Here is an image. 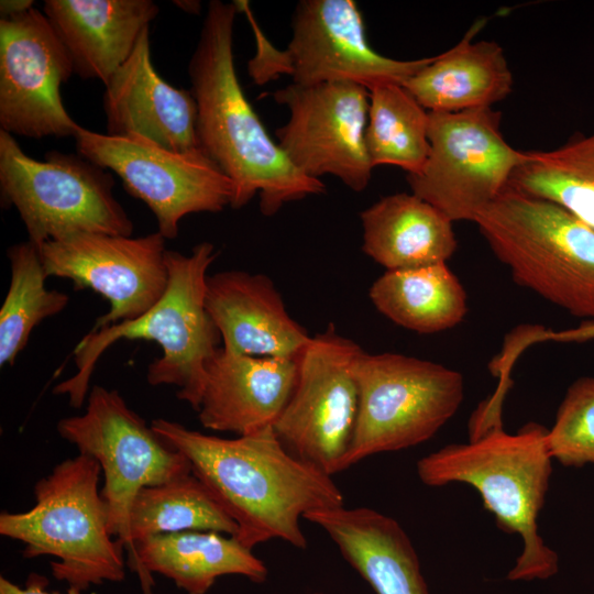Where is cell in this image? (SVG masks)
Returning <instances> with one entry per match:
<instances>
[{
	"mask_svg": "<svg viewBox=\"0 0 594 594\" xmlns=\"http://www.w3.org/2000/svg\"><path fill=\"white\" fill-rule=\"evenodd\" d=\"M151 427L187 458L193 473L238 525L234 537L249 549L272 539L305 549L300 519L344 505L332 476L292 455L273 427L235 439L164 418L152 420Z\"/></svg>",
	"mask_w": 594,
	"mask_h": 594,
	"instance_id": "1",
	"label": "cell"
},
{
	"mask_svg": "<svg viewBox=\"0 0 594 594\" xmlns=\"http://www.w3.org/2000/svg\"><path fill=\"white\" fill-rule=\"evenodd\" d=\"M239 9L234 1L211 0L188 64L197 105L201 151L231 179V208L240 209L256 195L260 210L274 216L287 202L320 195L326 186L288 161L245 97L233 55Z\"/></svg>",
	"mask_w": 594,
	"mask_h": 594,
	"instance_id": "2",
	"label": "cell"
},
{
	"mask_svg": "<svg viewBox=\"0 0 594 594\" xmlns=\"http://www.w3.org/2000/svg\"><path fill=\"white\" fill-rule=\"evenodd\" d=\"M548 429L528 422L517 432L501 424L471 430L468 443L448 444L417 462L428 486L464 483L480 494L499 529L517 534L522 550L508 572L510 581L547 580L559 570V558L538 532L552 473Z\"/></svg>",
	"mask_w": 594,
	"mask_h": 594,
	"instance_id": "3",
	"label": "cell"
},
{
	"mask_svg": "<svg viewBox=\"0 0 594 594\" xmlns=\"http://www.w3.org/2000/svg\"><path fill=\"white\" fill-rule=\"evenodd\" d=\"M217 256L210 242L198 243L189 255L167 250L168 285L161 299L136 319L90 330L74 350L76 373L57 384L54 394L67 395L72 407H81L102 353L122 339L147 340L162 350L147 367V383L175 386L177 397L197 411L207 363L221 341L206 307L207 272Z\"/></svg>",
	"mask_w": 594,
	"mask_h": 594,
	"instance_id": "4",
	"label": "cell"
},
{
	"mask_svg": "<svg viewBox=\"0 0 594 594\" xmlns=\"http://www.w3.org/2000/svg\"><path fill=\"white\" fill-rule=\"evenodd\" d=\"M101 473L97 460L79 453L35 484L32 508L0 514L1 536L23 542L24 558H56L52 575L81 592L125 578V549L112 539L98 488Z\"/></svg>",
	"mask_w": 594,
	"mask_h": 594,
	"instance_id": "5",
	"label": "cell"
},
{
	"mask_svg": "<svg viewBox=\"0 0 594 594\" xmlns=\"http://www.w3.org/2000/svg\"><path fill=\"white\" fill-rule=\"evenodd\" d=\"M513 279L594 321V229L562 207L507 186L474 222Z\"/></svg>",
	"mask_w": 594,
	"mask_h": 594,
	"instance_id": "6",
	"label": "cell"
},
{
	"mask_svg": "<svg viewBox=\"0 0 594 594\" xmlns=\"http://www.w3.org/2000/svg\"><path fill=\"white\" fill-rule=\"evenodd\" d=\"M107 169L79 154L29 156L0 130V195L13 206L36 248L79 232L131 237L133 222L113 195Z\"/></svg>",
	"mask_w": 594,
	"mask_h": 594,
	"instance_id": "7",
	"label": "cell"
},
{
	"mask_svg": "<svg viewBox=\"0 0 594 594\" xmlns=\"http://www.w3.org/2000/svg\"><path fill=\"white\" fill-rule=\"evenodd\" d=\"M354 375L359 408L344 470L371 455L430 440L464 398L460 372L415 356L363 351Z\"/></svg>",
	"mask_w": 594,
	"mask_h": 594,
	"instance_id": "8",
	"label": "cell"
},
{
	"mask_svg": "<svg viewBox=\"0 0 594 594\" xmlns=\"http://www.w3.org/2000/svg\"><path fill=\"white\" fill-rule=\"evenodd\" d=\"M58 435L79 453L100 464L105 484L109 530L128 552V565L135 560L130 539V512L138 493L190 472L187 458L168 446L145 420L132 410L120 393L94 385L82 415L57 422Z\"/></svg>",
	"mask_w": 594,
	"mask_h": 594,
	"instance_id": "9",
	"label": "cell"
},
{
	"mask_svg": "<svg viewBox=\"0 0 594 594\" xmlns=\"http://www.w3.org/2000/svg\"><path fill=\"white\" fill-rule=\"evenodd\" d=\"M429 155L422 169L407 175L411 193L452 222H475L508 186L522 157L501 129L494 108L429 112Z\"/></svg>",
	"mask_w": 594,
	"mask_h": 594,
	"instance_id": "10",
	"label": "cell"
},
{
	"mask_svg": "<svg viewBox=\"0 0 594 594\" xmlns=\"http://www.w3.org/2000/svg\"><path fill=\"white\" fill-rule=\"evenodd\" d=\"M364 350L333 324L311 337L298 355L296 386L273 426L295 458L332 476L344 470L359 391L354 366Z\"/></svg>",
	"mask_w": 594,
	"mask_h": 594,
	"instance_id": "11",
	"label": "cell"
},
{
	"mask_svg": "<svg viewBox=\"0 0 594 594\" xmlns=\"http://www.w3.org/2000/svg\"><path fill=\"white\" fill-rule=\"evenodd\" d=\"M74 140L79 155L114 172L148 207L165 239L178 235L187 215L231 206V179L202 151L176 152L139 135L111 136L82 127Z\"/></svg>",
	"mask_w": 594,
	"mask_h": 594,
	"instance_id": "12",
	"label": "cell"
},
{
	"mask_svg": "<svg viewBox=\"0 0 594 594\" xmlns=\"http://www.w3.org/2000/svg\"><path fill=\"white\" fill-rule=\"evenodd\" d=\"M289 110L276 129L277 144L301 174L320 179L332 175L354 191H363L374 168L365 146L370 94L352 81L311 86L292 82L273 94Z\"/></svg>",
	"mask_w": 594,
	"mask_h": 594,
	"instance_id": "13",
	"label": "cell"
},
{
	"mask_svg": "<svg viewBox=\"0 0 594 594\" xmlns=\"http://www.w3.org/2000/svg\"><path fill=\"white\" fill-rule=\"evenodd\" d=\"M165 240L158 231L138 238L79 232L37 249L47 277L69 279L109 301L97 330L136 319L161 299L168 285Z\"/></svg>",
	"mask_w": 594,
	"mask_h": 594,
	"instance_id": "14",
	"label": "cell"
},
{
	"mask_svg": "<svg viewBox=\"0 0 594 594\" xmlns=\"http://www.w3.org/2000/svg\"><path fill=\"white\" fill-rule=\"evenodd\" d=\"M74 73L68 51L44 12L0 19V130L30 139L74 138L61 86Z\"/></svg>",
	"mask_w": 594,
	"mask_h": 594,
	"instance_id": "15",
	"label": "cell"
},
{
	"mask_svg": "<svg viewBox=\"0 0 594 594\" xmlns=\"http://www.w3.org/2000/svg\"><path fill=\"white\" fill-rule=\"evenodd\" d=\"M286 48L293 82L302 86L352 81L367 90L404 85L432 57L400 61L377 53L352 0H301Z\"/></svg>",
	"mask_w": 594,
	"mask_h": 594,
	"instance_id": "16",
	"label": "cell"
},
{
	"mask_svg": "<svg viewBox=\"0 0 594 594\" xmlns=\"http://www.w3.org/2000/svg\"><path fill=\"white\" fill-rule=\"evenodd\" d=\"M105 87L106 134L139 135L182 153L201 151L195 97L191 90L169 85L155 70L150 28Z\"/></svg>",
	"mask_w": 594,
	"mask_h": 594,
	"instance_id": "17",
	"label": "cell"
},
{
	"mask_svg": "<svg viewBox=\"0 0 594 594\" xmlns=\"http://www.w3.org/2000/svg\"><path fill=\"white\" fill-rule=\"evenodd\" d=\"M297 358L234 353L220 346L206 366L202 427L246 436L273 427L296 386Z\"/></svg>",
	"mask_w": 594,
	"mask_h": 594,
	"instance_id": "18",
	"label": "cell"
},
{
	"mask_svg": "<svg viewBox=\"0 0 594 594\" xmlns=\"http://www.w3.org/2000/svg\"><path fill=\"white\" fill-rule=\"evenodd\" d=\"M206 307L222 346L234 353L297 358L311 339L263 274L230 270L208 275Z\"/></svg>",
	"mask_w": 594,
	"mask_h": 594,
	"instance_id": "19",
	"label": "cell"
},
{
	"mask_svg": "<svg viewBox=\"0 0 594 594\" xmlns=\"http://www.w3.org/2000/svg\"><path fill=\"white\" fill-rule=\"evenodd\" d=\"M43 9L70 55L74 73L103 85L160 11L151 0H45Z\"/></svg>",
	"mask_w": 594,
	"mask_h": 594,
	"instance_id": "20",
	"label": "cell"
},
{
	"mask_svg": "<svg viewBox=\"0 0 594 594\" xmlns=\"http://www.w3.org/2000/svg\"><path fill=\"white\" fill-rule=\"evenodd\" d=\"M350 565L376 594H429L417 552L394 518L369 507L310 512Z\"/></svg>",
	"mask_w": 594,
	"mask_h": 594,
	"instance_id": "21",
	"label": "cell"
},
{
	"mask_svg": "<svg viewBox=\"0 0 594 594\" xmlns=\"http://www.w3.org/2000/svg\"><path fill=\"white\" fill-rule=\"evenodd\" d=\"M136 573L143 594H154L153 573L164 575L187 594H206L222 575L263 583L268 569L234 536L217 531H182L152 536L134 543Z\"/></svg>",
	"mask_w": 594,
	"mask_h": 594,
	"instance_id": "22",
	"label": "cell"
},
{
	"mask_svg": "<svg viewBox=\"0 0 594 594\" xmlns=\"http://www.w3.org/2000/svg\"><path fill=\"white\" fill-rule=\"evenodd\" d=\"M484 24L476 21L453 47L432 56L404 84L429 112L493 108L512 94L513 73L502 46L473 41Z\"/></svg>",
	"mask_w": 594,
	"mask_h": 594,
	"instance_id": "23",
	"label": "cell"
},
{
	"mask_svg": "<svg viewBox=\"0 0 594 594\" xmlns=\"http://www.w3.org/2000/svg\"><path fill=\"white\" fill-rule=\"evenodd\" d=\"M360 218L363 252L386 271L447 263L458 248L453 222L413 193L382 197Z\"/></svg>",
	"mask_w": 594,
	"mask_h": 594,
	"instance_id": "24",
	"label": "cell"
},
{
	"mask_svg": "<svg viewBox=\"0 0 594 594\" xmlns=\"http://www.w3.org/2000/svg\"><path fill=\"white\" fill-rule=\"evenodd\" d=\"M369 295L383 316L417 333L452 329L468 314L466 292L447 263L385 271Z\"/></svg>",
	"mask_w": 594,
	"mask_h": 594,
	"instance_id": "25",
	"label": "cell"
},
{
	"mask_svg": "<svg viewBox=\"0 0 594 594\" xmlns=\"http://www.w3.org/2000/svg\"><path fill=\"white\" fill-rule=\"evenodd\" d=\"M508 186L551 201L594 229V131L546 151H522Z\"/></svg>",
	"mask_w": 594,
	"mask_h": 594,
	"instance_id": "26",
	"label": "cell"
},
{
	"mask_svg": "<svg viewBox=\"0 0 594 594\" xmlns=\"http://www.w3.org/2000/svg\"><path fill=\"white\" fill-rule=\"evenodd\" d=\"M130 539L182 531L238 534V525L193 471L163 484L146 486L130 512Z\"/></svg>",
	"mask_w": 594,
	"mask_h": 594,
	"instance_id": "27",
	"label": "cell"
},
{
	"mask_svg": "<svg viewBox=\"0 0 594 594\" xmlns=\"http://www.w3.org/2000/svg\"><path fill=\"white\" fill-rule=\"evenodd\" d=\"M365 146L373 167L392 165L419 173L429 155V111L404 87L389 84L369 90Z\"/></svg>",
	"mask_w": 594,
	"mask_h": 594,
	"instance_id": "28",
	"label": "cell"
},
{
	"mask_svg": "<svg viewBox=\"0 0 594 594\" xmlns=\"http://www.w3.org/2000/svg\"><path fill=\"white\" fill-rule=\"evenodd\" d=\"M10 285L0 310V365H12L24 350L33 329L62 312L67 294L47 289V277L38 249L26 242L8 249Z\"/></svg>",
	"mask_w": 594,
	"mask_h": 594,
	"instance_id": "29",
	"label": "cell"
},
{
	"mask_svg": "<svg viewBox=\"0 0 594 594\" xmlns=\"http://www.w3.org/2000/svg\"><path fill=\"white\" fill-rule=\"evenodd\" d=\"M547 444L553 460L568 468L594 465V376L574 381L548 429Z\"/></svg>",
	"mask_w": 594,
	"mask_h": 594,
	"instance_id": "30",
	"label": "cell"
},
{
	"mask_svg": "<svg viewBox=\"0 0 594 594\" xmlns=\"http://www.w3.org/2000/svg\"><path fill=\"white\" fill-rule=\"evenodd\" d=\"M239 12H244L253 31L256 42V54L250 59L248 70L256 85H265L280 75H290V63L286 50H277L260 30L250 4L245 0L234 1Z\"/></svg>",
	"mask_w": 594,
	"mask_h": 594,
	"instance_id": "31",
	"label": "cell"
},
{
	"mask_svg": "<svg viewBox=\"0 0 594 594\" xmlns=\"http://www.w3.org/2000/svg\"><path fill=\"white\" fill-rule=\"evenodd\" d=\"M46 579L41 575L31 574L24 587L19 586L9 579L0 576V594H61L58 592L46 591ZM66 594H81V591L68 587Z\"/></svg>",
	"mask_w": 594,
	"mask_h": 594,
	"instance_id": "32",
	"label": "cell"
},
{
	"mask_svg": "<svg viewBox=\"0 0 594 594\" xmlns=\"http://www.w3.org/2000/svg\"><path fill=\"white\" fill-rule=\"evenodd\" d=\"M537 337H532L530 339V342H534L536 340H552V341H561V342H583V341H590L594 339V321H585L581 323L579 327L563 330V331H546L537 332Z\"/></svg>",
	"mask_w": 594,
	"mask_h": 594,
	"instance_id": "33",
	"label": "cell"
},
{
	"mask_svg": "<svg viewBox=\"0 0 594 594\" xmlns=\"http://www.w3.org/2000/svg\"><path fill=\"white\" fill-rule=\"evenodd\" d=\"M33 4L32 0H1L0 15L1 18L18 15L32 9Z\"/></svg>",
	"mask_w": 594,
	"mask_h": 594,
	"instance_id": "34",
	"label": "cell"
},
{
	"mask_svg": "<svg viewBox=\"0 0 594 594\" xmlns=\"http://www.w3.org/2000/svg\"><path fill=\"white\" fill-rule=\"evenodd\" d=\"M173 3L189 14H199L201 11V2L197 0H175Z\"/></svg>",
	"mask_w": 594,
	"mask_h": 594,
	"instance_id": "35",
	"label": "cell"
},
{
	"mask_svg": "<svg viewBox=\"0 0 594 594\" xmlns=\"http://www.w3.org/2000/svg\"><path fill=\"white\" fill-rule=\"evenodd\" d=\"M311 594H323V593H321V592H315V593H311Z\"/></svg>",
	"mask_w": 594,
	"mask_h": 594,
	"instance_id": "36",
	"label": "cell"
}]
</instances>
